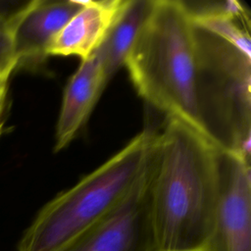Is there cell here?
<instances>
[{
	"mask_svg": "<svg viewBox=\"0 0 251 251\" xmlns=\"http://www.w3.org/2000/svg\"><path fill=\"white\" fill-rule=\"evenodd\" d=\"M219 198L216 148L198 131L166 119L148 160V212L156 251H204Z\"/></svg>",
	"mask_w": 251,
	"mask_h": 251,
	"instance_id": "7a4b0ae2",
	"label": "cell"
},
{
	"mask_svg": "<svg viewBox=\"0 0 251 251\" xmlns=\"http://www.w3.org/2000/svg\"><path fill=\"white\" fill-rule=\"evenodd\" d=\"M56 251H156L148 212V162L112 212Z\"/></svg>",
	"mask_w": 251,
	"mask_h": 251,
	"instance_id": "8992f818",
	"label": "cell"
},
{
	"mask_svg": "<svg viewBox=\"0 0 251 251\" xmlns=\"http://www.w3.org/2000/svg\"><path fill=\"white\" fill-rule=\"evenodd\" d=\"M219 198L204 251H251L250 158L217 149Z\"/></svg>",
	"mask_w": 251,
	"mask_h": 251,
	"instance_id": "5b68a950",
	"label": "cell"
},
{
	"mask_svg": "<svg viewBox=\"0 0 251 251\" xmlns=\"http://www.w3.org/2000/svg\"><path fill=\"white\" fill-rule=\"evenodd\" d=\"M20 2H12V1H0V16L13 10L15 7L19 5Z\"/></svg>",
	"mask_w": 251,
	"mask_h": 251,
	"instance_id": "4fadbf2b",
	"label": "cell"
},
{
	"mask_svg": "<svg viewBox=\"0 0 251 251\" xmlns=\"http://www.w3.org/2000/svg\"><path fill=\"white\" fill-rule=\"evenodd\" d=\"M126 3L127 0L84 1L49 43L48 56H75L80 61L88 58L100 47Z\"/></svg>",
	"mask_w": 251,
	"mask_h": 251,
	"instance_id": "9c48e42d",
	"label": "cell"
},
{
	"mask_svg": "<svg viewBox=\"0 0 251 251\" xmlns=\"http://www.w3.org/2000/svg\"><path fill=\"white\" fill-rule=\"evenodd\" d=\"M28 1L20 2L13 10L0 16V81H9L17 70L16 28Z\"/></svg>",
	"mask_w": 251,
	"mask_h": 251,
	"instance_id": "8fae6325",
	"label": "cell"
},
{
	"mask_svg": "<svg viewBox=\"0 0 251 251\" xmlns=\"http://www.w3.org/2000/svg\"><path fill=\"white\" fill-rule=\"evenodd\" d=\"M83 3L81 0L28 1L16 28L17 70H41L49 57V43Z\"/></svg>",
	"mask_w": 251,
	"mask_h": 251,
	"instance_id": "52a82bcc",
	"label": "cell"
},
{
	"mask_svg": "<svg viewBox=\"0 0 251 251\" xmlns=\"http://www.w3.org/2000/svg\"><path fill=\"white\" fill-rule=\"evenodd\" d=\"M155 0H127V3L95 51L110 80L125 65L126 57Z\"/></svg>",
	"mask_w": 251,
	"mask_h": 251,
	"instance_id": "30bf717a",
	"label": "cell"
},
{
	"mask_svg": "<svg viewBox=\"0 0 251 251\" xmlns=\"http://www.w3.org/2000/svg\"><path fill=\"white\" fill-rule=\"evenodd\" d=\"M187 6L194 32L195 101L202 134L217 149L250 158L249 14L237 1Z\"/></svg>",
	"mask_w": 251,
	"mask_h": 251,
	"instance_id": "6da1fadb",
	"label": "cell"
},
{
	"mask_svg": "<svg viewBox=\"0 0 251 251\" xmlns=\"http://www.w3.org/2000/svg\"><path fill=\"white\" fill-rule=\"evenodd\" d=\"M9 81H0V136L3 129V114L6 104V98L8 93Z\"/></svg>",
	"mask_w": 251,
	"mask_h": 251,
	"instance_id": "7c38bea8",
	"label": "cell"
},
{
	"mask_svg": "<svg viewBox=\"0 0 251 251\" xmlns=\"http://www.w3.org/2000/svg\"><path fill=\"white\" fill-rule=\"evenodd\" d=\"M155 132L144 129L71 188L47 202L24 231L17 251H56L112 212L148 162Z\"/></svg>",
	"mask_w": 251,
	"mask_h": 251,
	"instance_id": "277c9868",
	"label": "cell"
},
{
	"mask_svg": "<svg viewBox=\"0 0 251 251\" xmlns=\"http://www.w3.org/2000/svg\"><path fill=\"white\" fill-rule=\"evenodd\" d=\"M195 64L187 3L155 0L124 67L145 102L166 119L180 121L202 134L195 101Z\"/></svg>",
	"mask_w": 251,
	"mask_h": 251,
	"instance_id": "3957f363",
	"label": "cell"
},
{
	"mask_svg": "<svg viewBox=\"0 0 251 251\" xmlns=\"http://www.w3.org/2000/svg\"><path fill=\"white\" fill-rule=\"evenodd\" d=\"M108 82L103 65L95 52L80 61L64 90L56 125V152L68 146L84 126Z\"/></svg>",
	"mask_w": 251,
	"mask_h": 251,
	"instance_id": "ba28073f",
	"label": "cell"
}]
</instances>
